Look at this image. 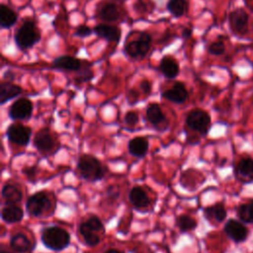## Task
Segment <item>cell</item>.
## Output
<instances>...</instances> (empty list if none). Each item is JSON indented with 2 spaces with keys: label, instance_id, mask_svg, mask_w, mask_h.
<instances>
[{
  "label": "cell",
  "instance_id": "obj_12",
  "mask_svg": "<svg viewBox=\"0 0 253 253\" xmlns=\"http://www.w3.org/2000/svg\"><path fill=\"white\" fill-rule=\"evenodd\" d=\"M93 32L97 37L111 42H119L122 37L121 29L111 24H98L93 28Z\"/></svg>",
  "mask_w": 253,
  "mask_h": 253
},
{
  "label": "cell",
  "instance_id": "obj_40",
  "mask_svg": "<svg viewBox=\"0 0 253 253\" xmlns=\"http://www.w3.org/2000/svg\"><path fill=\"white\" fill-rule=\"evenodd\" d=\"M107 196L112 200H116L120 196V193H119V190L117 189V187L110 186L107 190Z\"/></svg>",
  "mask_w": 253,
  "mask_h": 253
},
{
  "label": "cell",
  "instance_id": "obj_42",
  "mask_svg": "<svg viewBox=\"0 0 253 253\" xmlns=\"http://www.w3.org/2000/svg\"><path fill=\"white\" fill-rule=\"evenodd\" d=\"M192 33H193L192 28H190V27H185V28L182 30V38H183L184 40H188V39L191 38Z\"/></svg>",
  "mask_w": 253,
  "mask_h": 253
},
{
  "label": "cell",
  "instance_id": "obj_23",
  "mask_svg": "<svg viewBox=\"0 0 253 253\" xmlns=\"http://www.w3.org/2000/svg\"><path fill=\"white\" fill-rule=\"evenodd\" d=\"M128 200L135 209L146 208L150 203L148 196L140 187H133L129 191Z\"/></svg>",
  "mask_w": 253,
  "mask_h": 253
},
{
  "label": "cell",
  "instance_id": "obj_5",
  "mask_svg": "<svg viewBox=\"0 0 253 253\" xmlns=\"http://www.w3.org/2000/svg\"><path fill=\"white\" fill-rule=\"evenodd\" d=\"M186 124L191 129L207 134L211 126V117L206 111L196 109L187 115Z\"/></svg>",
  "mask_w": 253,
  "mask_h": 253
},
{
  "label": "cell",
  "instance_id": "obj_41",
  "mask_svg": "<svg viewBox=\"0 0 253 253\" xmlns=\"http://www.w3.org/2000/svg\"><path fill=\"white\" fill-rule=\"evenodd\" d=\"M15 73H14V71H12V70H7V71H5V73H4V75H3V79L5 80V81H7V82H12L14 79H15Z\"/></svg>",
  "mask_w": 253,
  "mask_h": 253
},
{
  "label": "cell",
  "instance_id": "obj_11",
  "mask_svg": "<svg viewBox=\"0 0 253 253\" xmlns=\"http://www.w3.org/2000/svg\"><path fill=\"white\" fill-rule=\"evenodd\" d=\"M86 60L71 56V55H59L55 57L51 63L52 68L63 71L77 72L82 68Z\"/></svg>",
  "mask_w": 253,
  "mask_h": 253
},
{
  "label": "cell",
  "instance_id": "obj_8",
  "mask_svg": "<svg viewBox=\"0 0 253 253\" xmlns=\"http://www.w3.org/2000/svg\"><path fill=\"white\" fill-rule=\"evenodd\" d=\"M6 134L11 142L21 146H26L30 142L32 129L21 124H12L8 126Z\"/></svg>",
  "mask_w": 253,
  "mask_h": 253
},
{
  "label": "cell",
  "instance_id": "obj_17",
  "mask_svg": "<svg viewBox=\"0 0 253 253\" xmlns=\"http://www.w3.org/2000/svg\"><path fill=\"white\" fill-rule=\"evenodd\" d=\"M159 70L167 79H174L179 75L180 66L174 57L165 55L159 62Z\"/></svg>",
  "mask_w": 253,
  "mask_h": 253
},
{
  "label": "cell",
  "instance_id": "obj_43",
  "mask_svg": "<svg viewBox=\"0 0 253 253\" xmlns=\"http://www.w3.org/2000/svg\"><path fill=\"white\" fill-rule=\"evenodd\" d=\"M104 253H121V252L119 250H117V249H108Z\"/></svg>",
  "mask_w": 253,
  "mask_h": 253
},
{
  "label": "cell",
  "instance_id": "obj_10",
  "mask_svg": "<svg viewBox=\"0 0 253 253\" xmlns=\"http://www.w3.org/2000/svg\"><path fill=\"white\" fill-rule=\"evenodd\" d=\"M225 234L235 243L243 242L248 236L247 227L236 219H228L223 227Z\"/></svg>",
  "mask_w": 253,
  "mask_h": 253
},
{
  "label": "cell",
  "instance_id": "obj_37",
  "mask_svg": "<svg viewBox=\"0 0 253 253\" xmlns=\"http://www.w3.org/2000/svg\"><path fill=\"white\" fill-rule=\"evenodd\" d=\"M138 97H139V94L135 89H130V90L127 91L126 100L130 105L135 104L138 101Z\"/></svg>",
  "mask_w": 253,
  "mask_h": 253
},
{
  "label": "cell",
  "instance_id": "obj_28",
  "mask_svg": "<svg viewBox=\"0 0 253 253\" xmlns=\"http://www.w3.org/2000/svg\"><path fill=\"white\" fill-rule=\"evenodd\" d=\"M79 233L88 246L93 247L100 243V236L96 233V231L89 228L85 222H82L79 225Z\"/></svg>",
  "mask_w": 253,
  "mask_h": 253
},
{
  "label": "cell",
  "instance_id": "obj_6",
  "mask_svg": "<svg viewBox=\"0 0 253 253\" xmlns=\"http://www.w3.org/2000/svg\"><path fill=\"white\" fill-rule=\"evenodd\" d=\"M50 208V202L43 192H38L31 196L26 203V210L29 215L38 217Z\"/></svg>",
  "mask_w": 253,
  "mask_h": 253
},
{
  "label": "cell",
  "instance_id": "obj_34",
  "mask_svg": "<svg viewBox=\"0 0 253 253\" xmlns=\"http://www.w3.org/2000/svg\"><path fill=\"white\" fill-rule=\"evenodd\" d=\"M93 33H94L93 29H91L90 27H88L86 25H81L76 29L75 36H77L81 39H84V38H87V37L91 36Z\"/></svg>",
  "mask_w": 253,
  "mask_h": 253
},
{
  "label": "cell",
  "instance_id": "obj_19",
  "mask_svg": "<svg viewBox=\"0 0 253 253\" xmlns=\"http://www.w3.org/2000/svg\"><path fill=\"white\" fill-rule=\"evenodd\" d=\"M146 118H147V121L156 127H158L161 125L167 124V119L161 107L156 103H152L148 105L146 109Z\"/></svg>",
  "mask_w": 253,
  "mask_h": 253
},
{
  "label": "cell",
  "instance_id": "obj_27",
  "mask_svg": "<svg viewBox=\"0 0 253 253\" xmlns=\"http://www.w3.org/2000/svg\"><path fill=\"white\" fill-rule=\"evenodd\" d=\"M167 11L174 18L183 17L188 10V1L187 0H168L166 4Z\"/></svg>",
  "mask_w": 253,
  "mask_h": 253
},
{
  "label": "cell",
  "instance_id": "obj_18",
  "mask_svg": "<svg viewBox=\"0 0 253 253\" xmlns=\"http://www.w3.org/2000/svg\"><path fill=\"white\" fill-rule=\"evenodd\" d=\"M97 17L106 23L116 22L121 18L120 9L115 3H106L99 8Z\"/></svg>",
  "mask_w": 253,
  "mask_h": 253
},
{
  "label": "cell",
  "instance_id": "obj_36",
  "mask_svg": "<svg viewBox=\"0 0 253 253\" xmlns=\"http://www.w3.org/2000/svg\"><path fill=\"white\" fill-rule=\"evenodd\" d=\"M133 9L138 13H146L148 11V5L144 0H136L133 4Z\"/></svg>",
  "mask_w": 253,
  "mask_h": 253
},
{
  "label": "cell",
  "instance_id": "obj_13",
  "mask_svg": "<svg viewBox=\"0 0 253 253\" xmlns=\"http://www.w3.org/2000/svg\"><path fill=\"white\" fill-rule=\"evenodd\" d=\"M189 93L183 82L177 81L173 86L162 92V97L174 104H183L188 99Z\"/></svg>",
  "mask_w": 253,
  "mask_h": 253
},
{
  "label": "cell",
  "instance_id": "obj_31",
  "mask_svg": "<svg viewBox=\"0 0 253 253\" xmlns=\"http://www.w3.org/2000/svg\"><path fill=\"white\" fill-rule=\"evenodd\" d=\"M177 226L182 232H188L197 227V221L189 215L182 214L177 218Z\"/></svg>",
  "mask_w": 253,
  "mask_h": 253
},
{
  "label": "cell",
  "instance_id": "obj_26",
  "mask_svg": "<svg viewBox=\"0 0 253 253\" xmlns=\"http://www.w3.org/2000/svg\"><path fill=\"white\" fill-rule=\"evenodd\" d=\"M204 215L207 219H214L217 222H221L225 219L227 212L222 204H215L205 208Z\"/></svg>",
  "mask_w": 253,
  "mask_h": 253
},
{
  "label": "cell",
  "instance_id": "obj_15",
  "mask_svg": "<svg viewBox=\"0 0 253 253\" xmlns=\"http://www.w3.org/2000/svg\"><path fill=\"white\" fill-rule=\"evenodd\" d=\"M10 246L18 253H28L34 250L35 243L26 234L19 232L11 237Z\"/></svg>",
  "mask_w": 253,
  "mask_h": 253
},
{
  "label": "cell",
  "instance_id": "obj_3",
  "mask_svg": "<svg viewBox=\"0 0 253 253\" xmlns=\"http://www.w3.org/2000/svg\"><path fill=\"white\" fill-rule=\"evenodd\" d=\"M41 240L47 249L61 251L70 244V235L65 229L53 225L48 226L42 231Z\"/></svg>",
  "mask_w": 253,
  "mask_h": 253
},
{
  "label": "cell",
  "instance_id": "obj_2",
  "mask_svg": "<svg viewBox=\"0 0 253 253\" xmlns=\"http://www.w3.org/2000/svg\"><path fill=\"white\" fill-rule=\"evenodd\" d=\"M77 170L81 178L90 182L100 181L106 173V170L99 159L90 154H83L79 157Z\"/></svg>",
  "mask_w": 253,
  "mask_h": 253
},
{
  "label": "cell",
  "instance_id": "obj_16",
  "mask_svg": "<svg viewBox=\"0 0 253 253\" xmlns=\"http://www.w3.org/2000/svg\"><path fill=\"white\" fill-rule=\"evenodd\" d=\"M34 145L41 152H46L53 148L54 139L48 128L39 130L34 137Z\"/></svg>",
  "mask_w": 253,
  "mask_h": 253
},
{
  "label": "cell",
  "instance_id": "obj_45",
  "mask_svg": "<svg viewBox=\"0 0 253 253\" xmlns=\"http://www.w3.org/2000/svg\"><path fill=\"white\" fill-rule=\"evenodd\" d=\"M113 1H124V0H113Z\"/></svg>",
  "mask_w": 253,
  "mask_h": 253
},
{
  "label": "cell",
  "instance_id": "obj_20",
  "mask_svg": "<svg viewBox=\"0 0 253 253\" xmlns=\"http://www.w3.org/2000/svg\"><path fill=\"white\" fill-rule=\"evenodd\" d=\"M23 92V89L12 82L4 81L0 84V104L4 105L6 102L18 97Z\"/></svg>",
  "mask_w": 253,
  "mask_h": 253
},
{
  "label": "cell",
  "instance_id": "obj_30",
  "mask_svg": "<svg viewBox=\"0 0 253 253\" xmlns=\"http://www.w3.org/2000/svg\"><path fill=\"white\" fill-rule=\"evenodd\" d=\"M77 75L74 78V81L77 84H81L87 81H90L93 77H94V72L91 69V62L89 61H85L84 65L82 66V68L80 70H78Z\"/></svg>",
  "mask_w": 253,
  "mask_h": 253
},
{
  "label": "cell",
  "instance_id": "obj_33",
  "mask_svg": "<svg viewBox=\"0 0 253 253\" xmlns=\"http://www.w3.org/2000/svg\"><path fill=\"white\" fill-rule=\"evenodd\" d=\"M224 50H225L224 43L222 42H219V41L211 43L208 47L209 53H211L212 55H220L224 52Z\"/></svg>",
  "mask_w": 253,
  "mask_h": 253
},
{
  "label": "cell",
  "instance_id": "obj_9",
  "mask_svg": "<svg viewBox=\"0 0 253 253\" xmlns=\"http://www.w3.org/2000/svg\"><path fill=\"white\" fill-rule=\"evenodd\" d=\"M33 113V103L27 98L17 99L9 108L8 115L14 121L28 120Z\"/></svg>",
  "mask_w": 253,
  "mask_h": 253
},
{
  "label": "cell",
  "instance_id": "obj_1",
  "mask_svg": "<svg viewBox=\"0 0 253 253\" xmlns=\"http://www.w3.org/2000/svg\"><path fill=\"white\" fill-rule=\"evenodd\" d=\"M42 35L38 29L36 23L32 20H26L16 31L14 35V41L16 45L21 50H27L32 48L38 42H40Z\"/></svg>",
  "mask_w": 253,
  "mask_h": 253
},
{
  "label": "cell",
  "instance_id": "obj_38",
  "mask_svg": "<svg viewBox=\"0 0 253 253\" xmlns=\"http://www.w3.org/2000/svg\"><path fill=\"white\" fill-rule=\"evenodd\" d=\"M139 88L141 90V92L145 95H148L151 93V90H152V86H151V83L146 80V79H143L140 81L139 83Z\"/></svg>",
  "mask_w": 253,
  "mask_h": 253
},
{
  "label": "cell",
  "instance_id": "obj_32",
  "mask_svg": "<svg viewBox=\"0 0 253 253\" xmlns=\"http://www.w3.org/2000/svg\"><path fill=\"white\" fill-rule=\"evenodd\" d=\"M89 228H91L94 231H104V224L102 220L98 216H91L86 221H84Z\"/></svg>",
  "mask_w": 253,
  "mask_h": 253
},
{
  "label": "cell",
  "instance_id": "obj_29",
  "mask_svg": "<svg viewBox=\"0 0 253 253\" xmlns=\"http://www.w3.org/2000/svg\"><path fill=\"white\" fill-rule=\"evenodd\" d=\"M236 213L242 222L253 223V200L238 206Z\"/></svg>",
  "mask_w": 253,
  "mask_h": 253
},
{
  "label": "cell",
  "instance_id": "obj_14",
  "mask_svg": "<svg viewBox=\"0 0 253 253\" xmlns=\"http://www.w3.org/2000/svg\"><path fill=\"white\" fill-rule=\"evenodd\" d=\"M235 177L242 183H252L253 182V159L250 157L242 158L234 170Z\"/></svg>",
  "mask_w": 253,
  "mask_h": 253
},
{
  "label": "cell",
  "instance_id": "obj_24",
  "mask_svg": "<svg viewBox=\"0 0 253 253\" xmlns=\"http://www.w3.org/2000/svg\"><path fill=\"white\" fill-rule=\"evenodd\" d=\"M18 20L17 13L8 5L1 4L0 6V25L3 29L12 28Z\"/></svg>",
  "mask_w": 253,
  "mask_h": 253
},
{
  "label": "cell",
  "instance_id": "obj_22",
  "mask_svg": "<svg viewBox=\"0 0 253 253\" xmlns=\"http://www.w3.org/2000/svg\"><path fill=\"white\" fill-rule=\"evenodd\" d=\"M24 211L23 210L16 205H7L2 209L1 217L2 219L9 224L19 222L23 219Z\"/></svg>",
  "mask_w": 253,
  "mask_h": 253
},
{
  "label": "cell",
  "instance_id": "obj_21",
  "mask_svg": "<svg viewBox=\"0 0 253 253\" xmlns=\"http://www.w3.org/2000/svg\"><path fill=\"white\" fill-rule=\"evenodd\" d=\"M128 152L135 157H143L148 151V140L143 136H135L128 141Z\"/></svg>",
  "mask_w": 253,
  "mask_h": 253
},
{
  "label": "cell",
  "instance_id": "obj_39",
  "mask_svg": "<svg viewBox=\"0 0 253 253\" xmlns=\"http://www.w3.org/2000/svg\"><path fill=\"white\" fill-rule=\"evenodd\" d=\"M23 173L29 178V179H34L37 174V167L36 166H29L25 167L23 169Z\"/></svg>",
  "mask_w": 253,
  "mask_h": 253
},
{
  "label": "cell",
  "instance_id": "obj_4",
  "mask_svg": "<svg viewBox=\"0 0 253 253\" xmlns=\"http://www.w3.org/2000/svg\"><path fill=\"white\" fill-rule=\"evenodd\" d=\"M152 37L146 32H141L135 41L127 42L125 44L124 51L131 58H143L150 50Z\"/></svg>",
  "mask_w": 253,
  "mask_h": 253
},
{
  "label": "cell",
  "instance_id": "obj_25",
  "mask_svg": "<svg viewBox=\"0 0 253 253\" xmlns=\"http://www.w3.org/2000/svg\"><path fill=\"white\" fill-rule=\"evenodd\" d=\"M2 197L7 205H16L22 201L21 190L14 184H5L2 188Z\"/></svg>",
  "mask_w": 253,
  "mask_h": 253
},
{
  "label": "cell",
  "instance_id": "obj_35",
  "mask_svg": "<svg viewBox=\"0 0 253 253\" xmlns=\"http://www.w3.org/2000/svg\"><path fill=\"white\" fill-rule=\"evenodd\" d=\"M139 116L136 112L134 111H129L125 115V123L127 126H134L138 123Z\"/></svg>",
  "mask_w": 253,
  "mask_h": 253
},
{
  "label": "cell",
  "instance_id": "obj_7",
  "mask_svg": "<svg viewBox=\"0 0 253 253\" xmlns=\"http://www.w3.org/2000/svg\"><path fill=\"white\" fill-rule=\"evenodd\" d=\"M248 14L241 8L230 12L228 22L231 32L239 37L246 35L248 32Z\"/></svg>",
  "mask_w": 253,
  "mask_h": 253
},
{
  "label": "cell",
  "instance_id": "obj_44",
  "mask_svg": "<svg viewBox=\"0 0 253 253\" xmlns=\"http://www.w3.org/2000/svg\"><path fill=\"white\" fill-rule=\"evenodd\" d=\"M1 253H9V252H6L5 249H1Z\"/></svg>",
  "mask_w": 253,
  "mask_h": 253
}]
</instances>
